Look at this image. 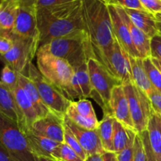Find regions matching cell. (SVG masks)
Listing matches in <instances>:
<instances>
[{"label": "cell", "instance_id": "obj_16", "mask_svg": "<svg viewBox=\"0 0 161 161\" xmlns=\"http://www.w3.org/2000/svg\"><path fill=\"white\" fill-rule=\"evenodd\" d=\"M117 10L118 14L121 17L122 20L127 25V28L129 30L131 39L133 41V43L135 47L138 50L141 58L144 59L146 58H150L151 57V39L143 32L142 30H140L138 27L135 26L133 22L129 18L128 15L126 13L125 9L120 6H115Z\"/></svg>", "mask_w": 161, "mask_h": 161}, {"label": "cell", "instance_id": "obj_30", "mask_svg": "<svg viewBox=\"0 0 161 161\" xmlns=\"http://www.w3.org/2000/svg\"><path fill=\"white\" fill-rule=\"evenodd\" d=\"M143 66L154 89L161 94V72L153 63L150 58L142 59Z\"/></svg>", "mask_w": 161, "mask_h": 161}, {"label": "cell", "instance_id": "obj_40", "mask_svg": "<svg viewBox=\"0 0 161 161\" xmlns=\"http://www.w3.org/2000/svg\"><path fill=\"white\" fill-rule=\"evenodd\" d=\"M13 46H14V39L12 36L0 34V55L5 54L9 52Z\"/></svg>", "mask_w": 161, "mask_h": 161}, {"label": "cell", "instance_id": "obj_47", "mask_svg": "<svg viewBox=\"0 0 161 161\" xmlns=\"http://www.w3.org/2000/svg\"><path fill=\"white\" fill-rule=\"evenodd\" d=\"M151 59H152L153 63L155 64L156 67H157L161 72V61L160 60L157 59V58H152V57H151Z\"/></svg>", "mask_w": 161, "mask_h": 161}, {"label": "cell", "instance_id": "obj_44", "mask_svg": "<svg viewBox=\"0 0 161 161\" xmlns=\"http://www.w3.org/2000/svg\"><path fill=\"white\" fill-rule=\"evenodd\" d=\"M103 161H117L116 154L113 152H105L102 154Z\"/></svg>", "mask_w": 161, "mask_h": 161}, {"label": "cell", "instance_id": "obj_2", "mask_svg": "<svg viewBox=\"0 0 161 161\" xmlns=\"http://www.w3.org/2000/svg\"><path fill=\"white\" fill-rule=\"evenodd\" d=\"M39 47L54 39L84 30L81 0L36 8Z\"/></svg>", "mask_w": 161, "mask_h": 161}, {"label": "cell", "instance_id": "obj_29", "mask_svg": "<svg viewBox=\"0 0 161 161\" xmlns=\"http://www.w3.org/2000/svg\"><path fill=\"white\" fill-rule=\"evenodd\" d=\"M52 158L58 161H85L66 143H60L52 152Z\"/></svg>", "mask_w": 161, "mask_h": 161}, {"label": "cell", "instance_id": "obj_27", "mask_svg": "<svg viewBox=\"0 0 161 161\" xmlns=\"http://www.w3.org/2000/svg\"><path fill=\"white\" fill-rule=\"evenodd\" d=\"M65 116L70 119L72 122L76 124L77 126L88 130H96L99 125V122L97 117H85L81 116L71 102L69 108H67Z\"/></svg>", "mask_w": 161, "mask_h": 161}, {"label": "cell", "instance_id": "obj_45", "mask_svg": "<svg viewBox=\"0 0 161 161\" xmlns=\"http://www.w3.org/2000/svg\"><path fill=\"white\" fill-rule=\"evenodd\" d=\"M20 5L22 6H36L37 0H19Z\"/></svg>", "mask_w": 161, "mask_h": 161}, {"label": "cell", "instance_id": "obj_15", "mask_svg": "<svg viewBox=\"0 0 161 161\" xmlns=\"http://www.w3.org/2000/svg\"><path fill=\"white\" fill-rule=\"evenodd\" d=\"M108 8H109L110 16H111L113 34H114L116 39L118 41L119 45L122 47V48L130 57L141 58L138 50L135 47L128 28L124 20H122L119 14H118L116 7L114 6L108 5Z\"/></svg>", "mask_w": 161, "mask_h": 161}, {"label": "cell", "instance_id": "obj_12", "mask_svg": "<svg viewBox=\"0 0 161 161\" xmlns=\"http://www.w3.org/2000/svg\"><path fill=\"white\" fill-rule=\"evenodd\" d=\"M109 112L116 121L122 124L128 130L135 131L130 116L128 100L123 84L116 86L112 91Z\"/></svg>", "mask_w": 161, "mask_h": 161}, {"label": "cell", "instance_id": "obj_3", "mask_svg": "<svg viewBox=\"0 0 161 161\" xmlns=\"http://www.w3.org/2000/svg\"><path fill=\"white\" fill-rule=\"evenodd\" d=\"M38 50L65 60L73 69L91 58L87 35L84 30L53 39L40 46Z\"/></svg>", "mask_w": 161, "mask_h": 161}, {"label": "cell", "instance_id": "obj_21", "mask_svg": "<svg viewBox=\"0 0 161 161\" xmlns=\"http://www.w3.org/2000/svg\"><path fill=\"white\" fill-rule=\"evenodd\" d=\"M124 9L134 25L146 33L150 39L158 34L157 20L153 14L141 9Z\"/></svg>", "mask_w": 161, "mask_h": 161}, {"label": "cell", "instance_id": "obj_31", "mask_svg": "<svg viewBox=\"0 0 161 161\" xmlns=\"http://www.w3.org/2000/svg\"><path fill=\"white\" fill-rule=\"evenodd\" d=\"M18 74V72H16L10 66L4 64V67L1 72L0 80L11 92H14L19 86Z\"/></svg>", "mask_w": 161, "mask_h": 161}, {"label": "cell", "instance_id": "obj_5", "mask_svg": "<svg viewBox=\"0 0 161 161\" xmlns=\"http://www.w3.org/2000/svg\"><path fill=\"white\" fill-rule=\"evenodd\" d=\"M0 145L16 161H37L18 124L0 113Z\"/></svg>", "mask_w": 161, "mask_h": 161}, {"label": "cell", "instance_id": "obj_8", "mask_svg": "<svg viewBox=\"0 0 161 161\" xmlns=\"http://www.w3.org/2000/svg\"><path fill=\"white\" fill-rule=\"evenodd\" d=\"M25 75L35 83L44 104L50 111L64 116L71 101L66 98L57 88L47 81L32 62L28 64Z\"/></svg>", "mask_w": 161, "mask_h": 161}, {"label": "cell", "instance_id": "obj_52", "mask_svg": "<svg viewBox=\"0 0 161 161\" xmlns=\"http://www.w3.org/2000/svg\"><path fill=\"white\" fill-rule=\"evenodd\" d=\"M2 1H3V0H0V3H1V2H2Z\"/></svg>", "mask_w": 161, "mask_h": 161}, {"label": "cell", "instance_id": "obj_19", "mask_svg": "<svg viewBox=\"0 0 161 161\" xmlns=\"http://www.w3.org/2000/svg\"><path fill=\"white\" fill-rule=\"evenodd\" d=\"M19 7V0H3L0 3V34L12 36Z\"/></svg>", "mask_w": 161, "mask_h": 161}, {"label": "cell", "instance_id": "obj_7", "mask_svg": "<svg viewBox=\"0 0 161 161\" xmlns=\"http://www.w3.org/2000/svg\"><path fill=\"white\" fill-rule=\"evenodd\" d=\"M14 46L9 52L0 55V61L10 66L18 73L26 74L28 64L37 55L39 47L38 38H22L12 35Z\"/></svg>", "mask_w": 161, "mask_h": 161}, {"label": "cell", "instance_id": "obj_41", "mask_svg": "<svg viewBox=\"0 0 161 161\" xmlns=\"http://www.w3.org/2000/svg\"><path fill=\"white\" fill-rule=\"evenodd\" d=\"M152 105L153 110L157 114L161 115V94L158 91H154L149 96Z\"/></svg>", "mask_w": 161, "mask_h": 161}, {"label": "cell", "instance_id": "obj_37", "mask_svg": "<svg viewBox=\"0 0 161 161\" xmlns=\"http://www.w3.org/2000/svg\"><path fill=\"white\" fill-rule=\"evenodd\" d=\"M142 6L150 14H155L161 12V0H139Z\"/></svg>", "mask_w": 161, "mask_h": 161}, {"label": "cell", "instance_id": "obj_24", "mask_svg": "<svg viewBox=\"0 0 161 161\" xmlns=\"http://www.w3.org/2000/svg\"><path fill=\"white\" fill-rule=\"evenodd\" d=\"M149 143L157 161H161V125L158 115L153 110L147 127Z\"/></svg>", "mask_w": 161, "mask_h": 161}, {"label": "cell", "instance_id": "obj_28", "mask_svg": "<svg viewBox=\"0 0 161 161\" xmlns=\"http://www.w3.org/2000/svg\"><path fill=\"white\" fill-rule=\"evenodd\" d=\"M129 141L128 129L115 119L113 124V151L116 154L124 150Z\"/></svg>", "mask_w": 161, "mask_h": 161}, {"label": "cell", "instance_id": "obj_33", "mask_svg": "<svg viewBox=\"0 0 161 161\" xmlns=\"http://www.w3.org/2000/svg\"><path fill=\"white\" fill-rule=\"evenodd\" d=\"M128 133L129 141L127 146L124 150L116 154L117 161H134V142L137 132L135 130H128Z\"/></svg>", "mask_w": 161, "mask_h": 161}, {"label": "cell", "instance_id": "obj_39", "mask_svg": "<svg viewBox=\"0 0 161 161\" xmlns=\"http://www.w3.org/2000/svg\"><path fill=\"white\" fill-rule=\"evenodd\" d=\"M151 57L161 61V36L157 34L151 39Z\"/></svg>", "mask_w": 161, "mask_h": 161}, {"label": "cell", "instance_id": "obj_4", "mask_svg": "<svg viewBox=\"0 0 161 161\" xmlns=\"http://www.w3.org/2000/svg\"><path fill=\"white\" fill-rule=\"evenodd\" d=\"M36 56L38 69L42 76L66 98L71 102H75L76 97L72 86L75 72L72 66L65 60L41 50H38Z\"/></svg>", "mask_w": 161, "mask_h": 161}, {"label": "cell", "instance_id": "obj_34", "mask_svg": "<svg viewBox=\"0 0 161 161\" xmlns=\"http://www.w3.org/2000/svg\"><path fill=\"white\" fill-rule=\"evenodd\" d=\"M72 103L76 109V111L81 116H85V117H97L92 104L86 98L72 102Z\"/></svg>", "mask_w": 161, "mask_h": 161}, {"label": "cell", "instance_id": "obj_10", "mask_svg": "<svg viewBox=\"0 0 161 161\" xmlns=\"http://www.w3.org/2000/svg\"><path fill=\"white\" fill-rule=\"evenodd\" d=\"M108 68L110 74L122 84L132 82L130 57L116 38L108 58Z\"/></svg>", "mask_w": 161, "mask_h": 161}, {"label": "cell", "instance_id": "obj_17", "mask_svg": "<svg viewBox=\"0 0 161 161\" xmlns=\"http://www.w3.org/2000/svg\"><path fill=\"white\" fill-rule=\"evenodd\" d=\"M0 113L18 124L21 131L25 134V127L23 119L16 103L14 93L6 88L0 80Z\"/></svg>", "mask_w": 161, "mask_h": 161}, {"label": "cell", "instance_id": "obj_49", "mask_svg": "<svg viewBox=\"0 0 161 161\" xmlns=\"http://www.w3.org/2000/svg\"><path fill=\"white\" fill-rule=\"evenodd\" d=\"M157 27L158 30V34L161 36V21H157Z\"/></svg>", "mask_w": 161, "mask_h": 161}, {"label": "cell", "instance_id": "obj_46", "mask_svg": "<svg viewBox=\"0 0 161 161\" xmlns=\"http://www.w3.org/2000/svg\"><path fill=\"white\" fill-rule=\"evenodd\" d=\"M86 161H103L102 154H94V155L88 157Z\"/></svg>", "mask_w": 161, "mask_h": 161}, {"label": "cell", "instance_id": "obj_13", "mask_svg": "<svg viewBox=\"0 0 161 161\" xmlns=\"http://www.w3.org/2000/svg\"><path fill=\"white\" fill-rule=\"evenodd\" d=\"M13 34L22 38L39 39L36 6L20 5Z\"/></svg>", "mask_w": 161, "mask_h": 161}, {"label": "cell", "instance_id": "obj_36", "mask_svg": "<svg viewBox=\"0 0 161 161\" xmlns=\"http://www.w3.org/2000/svg\"><path fill=\"white\" fill-rule=\"evenodd\" d=\"M134 161H146V151L142 138L139 133H136L134 142Z\"/></svg>", "mask_w": 161, "mask_h": 161}, {"label": "cell", "instance_id": "obj_9", "mask_svg": "<svg viewBox=\"0 0 161 161\" xmlns=\"http://www.w3.org/2000/svg\"><path fill=\"white\" fill-rule=\"evenodd\" d=\"M123 85L128 100L135 130L137 133H142L147 130L149 118L152 114L153 108L150 100L132 82Z\"/></svg>", "mask_w": 161, "mask_h": 161}, {"label": "cell", "instance_id": "obj_1", "mask_svg": "<svg viewBox=\"0 0 161 161\" xmlns=\"http://www.w3.org/2000/svg\"><path fill=\"white\" fill-rule=\"evenodd\" d=\"M81 3L91 58L97 60L109 72L108 58L115 36L108 5L105 0H81Z\"/></svg>", "mask_w": 161, "mask_h": 161}, {"label": "cell", "instance_id": "obj_22", "mask_svg": "<svg viewBox=\"0 0 161 161\" xmlns=\"http://www.w3.org/2000/svg\"><path fill=\"white\" fill-rule=\"evenodd\" d=\"M18 83L19 85L25 90L28 97L31 100V103L34 105V108L37 113L38 119L43 117V116H47L49 113H50V109L44 104L35 83L27 75L22 73H19Z\"/></svg>", "mask_w": 161, "mask_h": 161}, {"label": "cell", "instance_id": "obj_14", "mask_svg": "<svg viewBox=\"0 0 161 161\" xmlns=\"http://www.w3.org/2000/svg\"><path fill=\"white\" fill-rule=\"evenodd\" d=\"M64 122L72 130L73 135L83 147L86 156L91 157L94 154H102L105 150L102 147L97 130H88L83 128L70 120L66 116H64Z\"/></svg>", "mask_w": 161, "mask_h": 161}, {"label": "cell", "instance_id": "obj_32", "mask_svg": "<svg viewBox=\"0 0 161 161\" xmlns=\"http://www.w3.org/2000/svg\"><path fill=\"white\" fill-rule=\"evenodd\" d=\"M64 142L66 143L69 146H70L82 159H83L86 161L87 159V156H86V153L83 150V147L80 146V142H78V140L76 139V138L75 137V135H73V133L72 132V130L69 128V127L66 126V124H64Z\"/></svg>", "mask_w": 161, "mask_h": 161}, {"label": "cell", "instance_id": "obj_35", "mask_svg": "<svg viewBox=\"0 0 161 161\" xmlns=\"http://www.w3.org/2000/svg\"><path fill=\"white\" fill-rule=\"evenodd\" d=\"M105 2L110 6H120L124 9L146 10L142 6L139 0H105Z\"/></svg>", "mask_w": 161, "mask_h": 161}, {"label": "cell", "instance_id": "obj_48", "mask_svg": "<svg viewBox=\"0 0 161 161\" xmlns=\"http://www.w3.org/2000/svg\"><path fill=\"white\" fill-rule=\"evenodd\" d=\"M37 161H58L51 158H47V157H36Z\"/></svg>", "mask_w": 161, "mask_h": 161}, {"label": "cell", "instance_id": "obj_20", "mask_svg": "<svg viewBox=\"0 0 161 161\" xmlns=\"http://www.w3.org/2000/svg\"><path fill=\"white\" fill-rule=\"evenodd\" d=\"M31 152L36 157L52 158V152L60 144L53 140L34 133L31 130L25 133Z\"/></svg>", "mask_w": 161, "mask_h": 161}, {"label": "cell", "instance_id": "obj_26", "mask_svg": "<svg viewBox=\"0 0 161 161\" xmlns=\"http://www.w3.org/2000/svg\"><path fill=\"white\" fill-rule=\"evenodd\" d=\"M73 69L81 89L83 98L87 99L88 97H92L93 90L91 86L89 71H88L87 61L82 63Z\"/></svg>", "mask_w": 161, "mask_h": 161}, {"label": "cell", "instance_id": "obj_42", "mask_svg": "<svg viewBox=\"0 0 161 161\" xmlns=\"http://www.w3.org/2000/svg\"><path fill=\"white\" fill-rule=\"evenodd\" d=\"M74 1H76V0H37V2H36V8L50 7V6L72 3V2Z\"/></svg>", "mask_w": 161, "mask_h": 161}, {"label": "cell", "instance_id": "obj_23", "mask_svg": "<svg viewBox=\"0 0 161 161\" xmlns=\"http://www.w3.org/2000/svg\"><path fill=\"white\" fill-rule=\"evenodd\" d=\"M130 57V68H131L132 83L138 86L149 97L154 91V87L149 81L142 63V58Z\"/></svg>", "mask_w": 161, "mask_h": 161}, {"label": "cell", "instance_id": "obj_6", "mask_svg": "<svg viewBox=\"0 0 161 161\" xmlns=\"http://www.w3.org/2000/svg\"><path fill=\"white\" fill-rule=\"evenodd\" d=\"M87 66L93 90L92 97L101 105L104 114L110 113L109 101L112 91L115 86L122 83L113 77L94 58L88 59Z\"/></svg>", "mask_w": 161, "mask_h": 161}, {"label": "cell", "instance_id": "obj_50", "mask_svg": "<svg viewBox=\"0 0 161 161\" xmlns=\"http://www.w3.org/2000/svg\"><path fill=\"white\" fill-rule=\"evenodd\" d=\"M154 16H155V18L157 20V21H161V12L155 14Z\"/></svg>", "mask_w": 161, "mask_h": 161}, {"label": "cell", "instance_id": "obj_25", "mask_svg": "<svg viewBox=\"0 0 161 161\" xmlns=\"http://www.w3.org/2000/svg\"><path fill=\"white\" fill-rule=\"evenodd\" d=\"M115 119L110 113L104 114V117L99 122L97 132L104 150L106 152H113V124Z\"/></svg>", "mask_w": 161, "mask_h": 161}, {"label": "cell", "instance_id": "obj_18", "mask_svg": "<svg viewBox=\"0 0 161 161\" xmlns=\"http://www.w3.org/2000/svg\"><path fill=\"white\" fill-rule=\"evenodd\" d=\"M13 93L23 119L25 127V133H26L28 130H31L33 124L38 119L37 113L28 94L20 85Z\"/></svg>", "mask_w": 161, "mask_h": 161}, {"label": "cell", "instance_id": "obj_51", "mask_svg": "<svg viewBox=\"0 0 161 161\" xmlns=\"http://www.w3.org/2000/svg\"><path fill=\"white\" fill-rule=\"evenodd\" d=\"M158 115V116H159V118H160V125H161V115H160V114H157Z\"/></svg>", "mask_w": 161, "mask_h": 161}, {"label": "cell", "instance_id": "obj_11", "mask_svg": "<svg viewBox=\"0 0 161 161\" xmlns=\"http://www.w3.org/2000/svg\"><path fill=\"white\" fill-rule=\"evenodd\" d=\"M64 116L50 112L47 116L39 118L33 124L31 130L58 143L64 142Z\"/></svg>", "mask_w": 161, "mask_h": 161}, {"label": "cell", "instance_id": "obj_43", "mask_svg": "<svg viewBox=\"0 0 161 161\" xmlns=\"http://www.w3.org/2000/svg\"><path fill=\"white\" fill-rule=\"evenodd\" d=\"M0 161H16L1 145H0Z\"/></svg>", "mask_w": 161, "mask_h": 161}, {"label": "cell", "instance_id": "obj_38", "mask_svg": "<svg viewBox=\"0 0 161 161\" xmlns=\"http://www.w3.org/2000/svg\"><path fill=\"white\" fill-rule=\"evenodd\" d=\"M141 135L142 138L143 145H144L145 151H146V161H157L156 159L155 155H154L153 152L152 150V148H151L150 143H149V135H148L147 130H145V131L139 133Z\"/></svg>", "mask_w": 161, "mask_h": 161}]
</instances>
